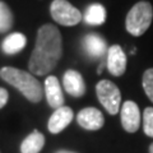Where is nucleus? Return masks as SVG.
<instances>
[{
  "instance_id": "f8f14e48",
  "label": "nucleus",
  "mask_w": 153,
  "mask_h": 153,
  "mask_svg": "<svg viewBox=\"0 0 153 153\" xmlns=\"http://www.w3.org/2000/svg\"><path fill=\"white\" fill-rule=\"evenodd\" d=\"M83 46L85 51H87V54L89 56L94 57V59L102 57L105 54H107V50H108L106 41L101 36L94 35V33H91V35H87L84 37Z\"/></svg>"
},
{
  "instance_id": "6ab92c4d",
  "label": "nucleus",
  "mask_w": 153,
  "mask_h": 153,
  "mask_svg": "<svg viewBox=\"0 0 153 153\" xmlns=\"http://www.w3.org/2000/svg\"><path fill=\"white\" fill-rule=\"evenodd\" d=\"M8 97H9V94H8V92H7V89L0 88V108H3V107L7 105Z\"/></svg>"
},
{
  "instance_id": "a211bd4d",
  "label": "nucleus",
  "mask_w": 153,
  "mask_h": 153,
  "mask_svg": "<svg viewBox=\"0 0 153 153\" xmlns=\"http://www.w3.org/2000/svg\"><path fill=\"white\" fill-rule=\"evenodd\" d=\"M143 129L148 137L153 138V108L147 107L143 112Z\"/></svg>"
},
{
  "instance_id": "423d86ee",
  "label": "nucleus",
  "mask_w": 153,
  "mask_h": 153,
  "mask_svg": "<svg viewBox=\"0 0 153 153\" xmlns=\"http://www.w3.org/2000/svg\"><path fill=\"white\" fill-rule=\"evenodd\" d=\"M121 125L128 133H135L140 126V111L134 101H125L121 106Z\"/></svg>"
},
{
  "instance_id": "20e7f679",
  "label": "nucleus",
  "mask_w": 153,
  "mask_h": 153,
  "mask_svg": "<svg viewBox=\"0 0 153 153\" xmlns=\"http://www.w3.org/2000/svg\"><path fill=\"white\" fill-rule=\"evenodd\" d=\"M96 93H97L98 101L106 108L110 115H116L120 111L121 103V93L117 85L108 79L100 80L96 85Z\"/></svg>"
},
{
  "instance_id": "9b49d317",
  "label": "nucleus",
  "mask_w": 153,
  "mask_h": 153,
  "mask_svg": "<svg viewBox=\"0 0 153 153\" xmlns=\"http://www.w3.org/2000/svg\"><path fill=\"white\" fill-rule=\"evenodd\" d=\"M45 94L49 106L52 108H59L64 106V96L60 87V82L56 76L50 75L45 80Z\"/></svg>"
},
{
  "instance_id": "0eeeda50",
  "label": "nucleus",
  "mask_w": 153,
  "mask_h": 153,
  "mask_svg": "<svg viewBox=\"0 0 153 153\" xmlns=\"http://www.w3.org/2000/svg\"><path fill=\"white\" fill-rule=\"evenodd\" d=\"M106 65L114 76H121L126 70V55L119 45H112L107 50Z\"/></svg>"
},
{
  "instance_id": "aec40b11",
  "label": "nucleus",
  "mask_w": 153,
  "mask_h": 153,
  "mask_svg": "<svg viewBox=\"0 0 153 153\" xmlns=\"http://www.w3.org/2000/svg\"><path fill=\"white\" fill-rule=\"evenodd\" d=\"M56 153H74V152H70V151H59Z\"/></svg>"
},
{
  "instance_id": "dca6fc26",
  "label": "nucleus",
  "mask_w": 153,
  "mask_h": 153,
  "mask_svg": "<svg viewBox=\"0 0 153 153\" xmlns=\"http://www.w3.org/2000/svg\"><path fill=\"white\" fill-rule=\"evenodd\" d=\"M13 26V14L4 1H0V33L9 31Z\"/></svg>"
},
{
  "instance_id": "4468645a",
  "label": "nucleus",
  "mask_w": 153,
  "mask_h": 153,
  "mask_svg": "<svg viewBox=\"0 0 153 153\" xmlns=\"http://www.w3.org/2000/svg\"><path fill=\"white\" fill-rule=\"evenodd\" d=\"M45 146V137L44 134L35 130L31 133L21 144L22 153H38Z\"/></svg>"
},
{
  "instance_id": "f3484780",
  "label": "nucleus",
  "mask_w": 153,
  "mask_h": 153,
  "mask_svg": "<svg viewBox=\"0 0 153 153\" xmlns=\"http://www.w3.org/2000/svg\"><path fill=\"white\" fill-rule=\"evenodd\" d=\"M143 88L147 94V97L153 102V68L147 69L143 74Z\"/></svg>"
},
{
  "instance_id": "f03ea898",
  "label": "nucleus",
  "mask_w": 153,
  "mask_h": 153,
  "mask_svg": "<svg viewBox=\"0 0 153 153\" xmlns=\"http://www.w3.org/2000/svg\"><path fill=\"white\" fill-rule=\"evenodd\" d=\"M0 78L17 88L31 102H40L44 96L41 83L31 73L12 66H4L0 69Z\"/></svg>"
},
{
  "instance_id": "39448f33",
  "label": "nucleus",
  "mask_w": 153,
  "mask_h": 153,
  "mask_svg": "<svg viewBox=\"0 0 153 153\" xmlns=\"http://www.w3.org/2000/svg\"><path fill=\"white\" fill-rule=\"evenodd\" d=\"M50 13L56 23L66 27L78 25L82 19L80 12L66 0H54L50 7Z\"/></svg>"
},
{
  "instance_id": "412c9836",
  "label": "nucleus",
  "mask_w": 153,
  "mask_h": 153,
  "mask_svg": "<svg viewBox=\"0 0 153 153\" xmlns=\"http://www.w3.org/2000/svg\"><path fill=\"white\" fill-rule=\"evenodd\" d=\"M149 153H153V144H151L149 147Z\"/></svg>"
},
{
  "instance_id": "ddd939ff",
  "label": "nucleus",
  "mask_w": 153,
  "mask_h": 153,
  "mask_svg": "<svg viewBox=\"0 0 153 153\" xmlns=\"http://www.w3.org/2000/svg\"><path fill=\"white\" fill-rule=\"evenodd\" d=\"M27 44V38L23 33H19V32H16V33H10L9 36L5 37V40L3 41V51L5 52L8 55H14V54H18L21 52L25 46Z\"/></svg>"
},
{
  "instance_id": "6e6552de",
  "label": "nucleus",
  "mask_w": 153,
  "mask_h": 153,
  "mask_svg": "<svg viewBox=\"0 0 153 153\" xmlns=\"http://www.w3.org/2000/svg\"><path fill=\"white\" fill-rule=\"evenodd\" d=\"M76 121H78L79 126H82L85 130H98L103 126L105 119L103 115L100 110L94 107H87L79 111L78 116H76Z\"/></svg>"
},
{
  "instance_id": "7ed1b4c3",
  "label": "nucleus",
  "mask_w": 153,
  "mask_h": 153,
  "mask_svg": "<svg viewBox=\"0 0 153 153\" xmlns=\"http://www.w3.org/2000/svg\"><path fill=\"white\" fill-rule=\"evenodd\" d=\"M153 19V8L148 1H139L129 10L125 27L126 31L133 36H142L149 28Z\"/></svg>"
},
{
  "instance_id": "1a4fd4ad",
  "label": "nucleus",
  "mask_w": 153,
  "mask_h": 153,
  "mask_svg": "<svg viewBox=\"0 0 153 153\" xmlns=\"http://www.w3.org/2000/svg\"><path fill=\"white\" fill-rule=\"evenodd\" d=\"M73 110L66 106H61L59 108H56L54 114L50 116L49 123H47V128L49 131L52 134H57L60 131H63L64 129L69 125L73 120Z\"/></svg>"
},
{
  "instance_id": "9d476101",
  "label": "nucleus",
  "mask_w": 153,
  "mask_h": 153,
  "mask_svg": "<svg viewBox=\"0 0 153 153\" xmlns=\"http://www.w3.org/2000/svg\"><path fill=\"white\" fill-rule=\"evenodd\" d=\"M63 85L64 89L73 97H82L85 93V83L83 76L76 70L69 69L65 71L63 76Z\"/></svg>"
},
{
  "instance_id": "f257e3e1",
  "label": "nucleus",
  "mask_w": 153,
  "mask_h": 153,
  "mask_svg": "<svg viewBox=\"0 0 153 153\" xmlns=\"http://www.w3.org/2000/svg\"><path fill=\"white\" fill-rule=\"evenodd\" d=\"M60 31L52 25H44L37 32L36 45L28 68L36 75H46L56 66L63 54Z\"/></svg>"
},
{
  "instance_id": "2eb2a0df",
  "label": "nucleus",
  "mask_w": 153,
  "mask_h": 153,
  "mask_svg": "<svg viewBox=\"0 0 153 153\" xmlns=\"http://www.w3.org/2000/svg\"><path fill=\"white\" fill-rule=\"evenodd\" d=\"M84 21L91 26L103 25L106 21V9L101 4H92L85 10Z\"/></svg>"
}]
</instances>
